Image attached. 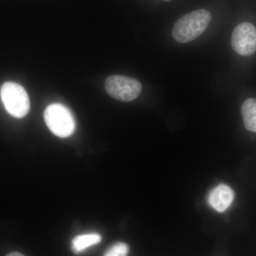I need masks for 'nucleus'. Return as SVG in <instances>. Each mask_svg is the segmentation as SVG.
<instances>
[{"label":"nucleus","instance_id":"9","mask_svg":"<svg viewBox=\"0 0 256 256\" xmlns=\"http://www.w3.org/2000/svg\"><path fill=\"white\" fill-rule=\"evenodd\" d=\"M130 248L126 242H117L106 250L104 256H128Z\"/></svg>","mask_w":256,"mask_h":256},{"label":"nucleus","instance_id":"5","mask_svg":"<svg viewBox=\"0 0 256 256\" xmlns=\"http://www.w3.org/2000/svg\"><path fill=\"white\" fill-rule=\"evenodd\" d=\"M232 46L238 54L248 56L256 50V28L252 24L242 23L236 26L232 36Z\"/></svg>","mask_w":256,"mask_h":256},{"label":"nucleus","instance_id":"11","mask_svg":"<svg viewBox=\"0 0 256 256\" xmlns=\"http://www.w3.org/2000/svg\"><path fill=\"white\" fill-rule=\"evenodd\" d=\"M164 1H170V0H164Z\"/></svg>","mask_w":256,"mask_h":256},{"label":"nucleus","instance_id":"8","mask_svg":"<svg viewBox=\"0 0 256 256\" xmlns=\"http://www.w3.org/2000/svg\"><path fill=\"white\" fill-rule=\"evenodd\" d=\"M242 114L246 128L256 133V99H247L242 104Z\"/></svg>","mask_w":256,"mask_h":256},{"label":"nucleus","instance_id":"4","mask_svg":"<svg viewBox=\"0 0 256 256\" xmlns=\"http://www.w3.org/2000/svg\"><path fill=\"white\" fill-rule=\"evenodd\" d=\"M105 88L108 95L122 102L136 100L142 92V85L137 79L121 75L108 77Z\"/></svg>","mask_w":256,"mask_h":256},{"label":"nucleus","instance_id":"10","mask_svg":"<svg viewBox=\"0 0 256 256\" xmlns=\"http://www.w3.org/2000/svg\"><path fill=\"white\" fill-rule=\"evenodd\" d=\"M5 256H24L22 254H21V252H10V254H8V255H6Z\"/></svg>","mask_w":256,"mask_h":256},{"label":"nucleus","instance_id":"3","mask_svg":"<svg viewBox=\"0 0 256 256\" xmlns=\"http://www.w3.org/2000/svg\"><path fill=\"white\" fill-rule=\"evenodd\" d=\"M44 120L50 131L58 137H70L75 131V120L72 112L60 104L48 106L44 111Z\"/></svg>","mask_w":256,"mask_h":256},{"label":"nucleus","instance_id":"6","mask_svg":"<svg viewBox=\"0 0 256 256\" xmlns=\"http://www.w3.org/2000/svg\"><path fill=\"white\" fill-rule=\"evenodd\" d=\"M235 198V193L228 185L220 184L210 191L208 196V204L216 212L228 210Z\"/></svg>","mask_w":256,"mask_h":256},{"label":"nucleus","instance_id":"1","mask_svg":"<svg viewBox=\"0 0 256 256\" xmlns=\"http://www.w3.org/2000/svg\"><path fill=\"white\" fill-rule=\"evenodd\" d=\"M212 15L206 10H198L185 14L174 24L172 36L180 43H188L196 40L206 30Z\"/></svg>","mask_w":256,"mask_h":256},{"label":"nucleus","instance_id":"7","mask_svg":"<svg viewBox=\"0 0 256 256\" xmlns=\"http://www.w3.org/2000/svg\"><path fill=\"white\" fill-rule=\"evenodd\" d=\"M101 240L102 237L98 234H87L77 236L72 240V249L76 255H78L88 248L97 245L100 242Z\"/></svg>","mask_w":256,"mask_h":256},{"label":"nucleus","instance_id":"2","mask_svg":"<svg viewBox=\"0 0 256 256\" xmlns=\"http://www.w3.org/2000/svg\"><path fill=\"white\" fill-rule=\"evenodd\" d=\"M1 99L5 109L12 116L22 118L30 109V98L21 85L14 82H6L0 90Z\"/></svg>","mask_w":256,"mask_h":256}]
</instances>
